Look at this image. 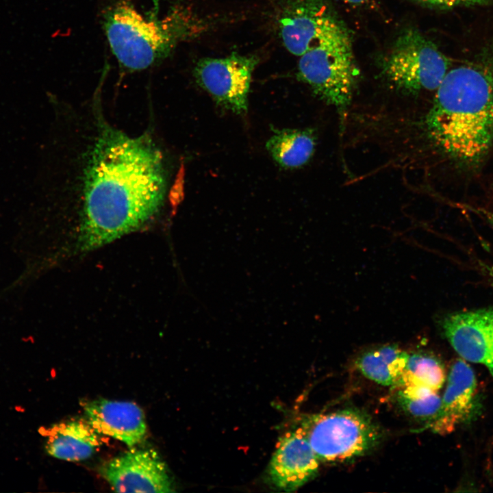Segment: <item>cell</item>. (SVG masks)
Instances as JSON below:
<instances>
[{
	"instance_id": "e0dca14e",
	"label": "cell",
	"mask_w": 493,
	"mask_h": 493,
	"mask_svg": "<svg viewBox=\"0 0 493 493\" xmlns=\"http://www.w3.org/2000/svg\"><path fill=\"white\" fill-rule=\"evenodd\" d=\"M445 372L439 359L427 353L409 355L408 359L395 389L415 385L438 392L445 381Z\"/></svg>"
},
{
	"instance_id": "9a60e30c",
	"label": "cell",
	"mask_w": 493,
	"mask_h": 493,
	"mask_svg": "<svg viewBox=\"0 0 493 493\" xmlns=\"http://www.w3.org/2000/svg\"><path fill=\"white\" fill-rule=\"evenodd\" d=\"M315 145L316 136L312 129H283L273 130L266 148L280 166L296 168L309 160Z\"/></svg>"
},
{
	"instance_id": "d6986e66",
	"label": "cell",
	"mask_w": 493,
	"mask_h": 493,
	"mask_svg": "<svg viewBox=\"0 0 493 493\" xmlns=\"http://www.w3.org/2000/svg\"><path fill=\"white\" fill-rule=\"evenodd\" d=\"M427 7L439 9H451L462 6L483 5L490 3L492 0H414Z\"/></svg>"
},
{
	"instance_id": "9c48e42d",
	"label": "cell",
	"mask_w": 493,
	"mask_h": 493,
	"mask_svg": "<svg viewBox=\"0 0 493 493\" xmlns=\"http://www.w3.org/2000/svg\"><path fill=\"white\" fill-rule=\"evenodd\" d=\"M102 477L116 492H173L165 463L153 450H130L105 462Z\"/></svg>"
},
{
	"instance_id": "ffe728a7",
	"label": "cell",
	"mask_w": 493,
	"mask_h": 493,
	"mask_svg": "<svg viewBox=\"0 0 493 493\" xmlns=\"http://www.w3.org/2000/svg\"><path fill=\"white\" fill-rule=\"evenodd\" d=\"M475 210V212L478 213V214H480L482 216V217L485 219L488 222V223L490 225V226L493 229V209L490 210H485L483 208H472ZM489 271L488 273L490 276V280L492 281V284L493 285V267L488 268Z\"/></svg>"
},
{
	"instance_id": "2e32d148",
	"label": "cell",
	"mask_w": 493,
	"mask_h": 493,
	"mask_svg": "<svg viewBox=\"0 0 493 493\" xmlns=\"http://www.w3.org/2000/svg\"><path fill=\"white\" fill-rule=\"evenodd\" d=\"M409 354L396 345H383L362 353L355 366L366 378L394 388L405 368Z\"/></svg>"
},
{
	"instance_id": "6da1fadb",
	"label": "cell",
	"mask_w": 493,
	"mask_h": 493,
	"mask_svg": "<svg viewBox=\"0 0 493 493\" xmlns=\"http://www.w3.org/2000/svg\"><path fill=\"white\" fill-rule=\"evenodd\" d=\"M99 97L71 108L60 192L77 205L78 246L89 251L136 231L163 207L166 160L146 131L131 136L105 117Z\"/></svg>"
},
{
	"instance_id": "8fae6325",
	"label": "cell",
	"mask_w": 493,
	"mask_h": 493,
	"mask_svg": "<svg viewBox=\"0 0 493 493\" xmlns=\"http://www.w3.org/2000/svg\"><path fill=\"white\" fill-rule=\"evenodd\" d=\"M477 382L475 372L466 361H455L447 377L440 409L429 427L441 435L450 433L462 424L476 416L479 410Z\"/></svg>"
},
{
	"instance_id": "44dd1931",
	"label": "cell",
	"mask_w": 493,
	"mask_h": 493,
	"mask_svg": "<svg viewBox=\"0 0 493 493\" xmlns=\"http://www.w3.org/2000/svg\"><path fill=\"white\" fill-rule=\"evenodd\" d=\"M346 2L352 5H362L365 3L368 0H344Z\"/></svg>"
},
{
	"instance_id": "5b68a950",
	"label": "cell",
	"mask_w": 493,
	"mask_h": 493,
	"mask_svg": "<svg viewBox=\"0 0 493 493\" xmlns=\"http://www.w3.org/2000/svg\"><path fill=\"white\" fill-rule=\"evenodd\" d=\"M298 429L319 462L327 463L346 462L365 455L383 437L369 415L352 408L307 416Z\"/></svg>"
},
{
	"instance_id": "7c38bea8",
	"label": "cell",
	"mask_w": 493,
	"mask_h": 493,
	"mask_svg": "<svg viewBox=\"0 0 493 493\" xmlns=\"http://www.w3.org/2000/svg\"><path fill=\"white\" fill-rule=\"evenodd\" d=\"M319 460L301 431L288 432L282 436L268 466V477L275 487L293 491L311 480L317 473Z\"/></svg>"
},
{
	"instance_id": "5bb4252c",
	"label": "cell",
	"mask_w": 493,
	"mask_h": 493,
	"mask_svg": "<svg viewBox=\"0 0 493 493\" xmlns=\"http://www.w3.org/2000/svg\"><path fill=\"white\" fill-rule=\"evenodd\" d=\"M45 448L51 456L66 461L90 457L101 445V437L86 420L58 423L44 430Z\"/></svg>"
},
{
	"instance_id": "7a4b0ae2",
	"label": "cell",
	"mask_w": 493,
	"mask_h": 493,
	"mask_svg": "<svg viewBox=\"0 0 493 493\" xmlns=\"http://www.w3.org/2000/svg\"><path fill=\"white\" fill-rule=\"evenodd\" d=\"M435 90L429 136L459 166L477 168L493 150V45L452 66Z\"/></svg>"
},
{
	"instance_id": "277c9868",
	"label": "cell",
	"mask_w": 493,
	"mask_h": 493,
	"mask_svg": "<svg viewBox=\"0 0 493 493\" xmlns=\"http://www.w3.org/2000/svg\"><path fill=\"white\" fill-rule=\"evenodd\" d=\"M297 76L344 118L355 88L356 68L344 25L300 56Z\"/></svg>"
},
{
	"instance_id": "ac0fdd59",
	"label": "cell",
	"mask_w": 493,
	"mask_h": 493,
	"mask_svg": "<svg viewBox=\"0 0 493 493\" xmlns=\"http://www.w3.org/2000/svg\"><path fill=\"white\" fill-rule=\"evenodd\" d=\"M396 401L409 416L430 422L440 409L442 398L438 392L421 386L396 388Z\"/></svg>"
},
{
	"instance_id": "30bf717a",
	"label": "cell",
	"mask_w": 493,
	"mask_h": 493,
	"mask_svg": "<svg viewBox=\"0 0 493 493\" xmlns=\"http://www.w3.org/2000/svg\"><path fill=\"white\" fill-rule=\"evenodd\" d=\"M440 326L460 358L483 365L493 377V305L448 314Z\"/></svg>"
},
{
	"instance_id": "52a82bcc",
	"label": "cell",
	"mask_w": 493,
	"mask_h": 493,
	"mask_svg": "<svg viewBox=\"0 0 493 493\" xmlns=\"http://www.w3.org/2000/svg\"><path fill=\"white\" fill-rule=\"evenodd\" d=\"M258 62L256 55L236 52L224 58H204L196 64L193 75L218 105L233 114L244 115L248 110L252 74Z\"/></svg>"
},
{
	"instance_id": "3957f363",
	"label": "cell",
	"mask_w": 493,
	"mask_h": 493,
	"mask_svg": "<svg viewBox=\"0 0 493 493\" xmlns=\"http://www.w3.org/2000/svg\"><path fill=\"white\" fill-rule=\"evenodd\" d=\"M104 31L120 65L138 71L167 58L184 40L203 31L204 23L187 10L177 9L162 18L146 17L121 0L105 9Z\"/></svg>"
},
{
	"instance_id": "8992f818",
	"label": "cell",
	"mask_w": 493,
	"mask_h": 493,
	"mask_svg": "<svg viewBox=\"0 0 493 493\" xmlns=\"http://www.w3.org/2000/svg\"><path fill=\"white\" fill-rule=\"evenodd\" d=\"M452 66L431 40L414 29L395 40L381 61V73L397 89L411 94L435 90Z\"/></svg>"
},
{
	"instance_id": "4fadbf2b",
	"label": "cell",
	"mask_w": 493,
	"mask_h": 493,
	"mask_svg": "<svg viewBox=\"0 0 493 493\" xmlns=\"http://www.w3.org/2000/svg\"><path fill=\"white\" fill-rule=\"evenodd\" d=\"M84 409L86 420L99 434L118 440L129 447L146 436L144 412L134 403L100 399L86 402Z\"/></svg>"
},
{
	"instance_id": "ba28073f",
	"label": "cell",
	"mask_w": 493,
	"mask_h": 493,
	"mask_svg": "<svg viewBox=\"0 0 493 493\" xmlns=\"http://www.w3.org/2000/svg\"><path fill=\"white\" fill-rule=\"evenodd\" d=\"M277 24L283 45L299 57L343 25L327 0H279Z\"/></svg>"
}]
</instances>
